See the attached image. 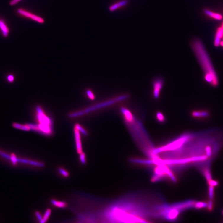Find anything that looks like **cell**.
<instances>
[{
  "label": "cell",
  "mask_w": 223,
  "mask_h": 223,
  "mask_svg": "<svg viewBox=\"0 0 223 223\" xmlns=\"http://www.w3.org/2000/svg\"><path fill=\"white\" fill-rule=\"evenodd\" d=\"M166 204L158 193H133L114 202L106 211V217L113 222H150L162 219Z\"/></svg>",
  "instance_id": "6da1fadb"
},
{
  "label": "cell",
  "mask_w": 223,
  "mask_h": 223,
  "mask_svg": "<svg viewBox=\"0 0 223 223\" xmlns=\"http://www.w3.org/2000/svg\"><path fill=\"white\" fill-rule=\"evenodd\" d=\"M121 112L125 123L138 145L147 156L153 159L155 148L141 122L129 109L123 108Z\"/></svg>",
  "instance_id": "7a4b0ae2"
},
{
  "label": "cell",
  "mask_w": 223,
  "mask_h": 223,
  "mask_svg": "<svg viewBox=\"0 0 223 223\" xmlns=\"http://www.w3.org/2000/svg\"><path fill=\"white\" fill-rule=\"evenodd\" d=\"M190 46L203 70L204 80L214 88L217 87L219 83L218 77L203 41L199 38H193Z\"/></svg>",
  "instance_id": "3957f363"
},
{
  "label": "cell",
  "mask_w": 223,
  "mask_h": 223,
  "mask_svg": "<svg viewBox=\"0 0 223 223\" xmlns=\"http://www.w3.org/2000/svg\"><path fill=\"white\" fill-rule=\"evenodd\" d=\"M35 117L37 122L36 132L48 136L51 135L54 132L53 120L40 106L35 108Z\"/></svg>",
  "instance_id": "277c9868"
},
{
  "label": "cell",
  "mask_w": 223,
  "mask_h": 223,
  "mask_svg": "<svg viewBox=\"0 0 223 223\" xmlns=\"http://www.w3.org/2000/svg\"><path fill=\"white\" fill-rule=\"evenodd\" d=\"M191 117L199 121L207 120L211 117V113L206 109H197L191 112Z\"/></svg>",
  "instance_id": "5b68a950"
},
{
  "label": "cell",
  "mask_w": 223,
  "mask_h": 223,
  "mask_svg": "<svg viewBox=\"0 0 223 223\" xmlns=\"http://www.w3.org/2000/svg\"><path fill=\"white\" fill-rule=\"evenodd\" d=\"M163 85L164 81L161 78H156L153 82V95L155 98L157 99L159 97Z\"/></svg>",
  "instance_id": "8992f818"
},
{
  "label": "cell",
  "mask_w": 223,
  "mask_h": 223,
  "mask_svg": "<svg viewBox=\"0 0 223 223\" xmlns=\"http://www.w3.org/2000/svg\"><path fill=\"white\" fill-rule=\"evenodd\" d=\"M19 14L26 17L31 19L32 20L35 21L36 22L40 24H43L45 22L44 19L41 17L33 14L31 12H28L26 10L22 9H19L17 10Z\"/></svg>",
  "instance_id": "52a82bcc"
},
{
  "label": "cell",
  "mask_w": 223,
  "mask_h": 223,
  "mask_svg": "<svg viewBox=\"0 0 223 223\" xmlns=\"http://www.w3.org/2000/svg\"><path fill=\"white\" fill-rule=\"evenodd\" d=\"M129 0H119L109 6L108 10L110 12H114L125 7L129 4Z\"/></svg>",
  "instance_id": "ba28073f"
},
{
  "label": "cell",
  "mask_w": 223,
  "mask_h": 223,
  "mask_svg": "<svg viewBox=\"0 0 223 223\" xmlns=\"http://www.w3.org/2000/svg\"><path fill=\"white\" fill-rule=\"evenodd\" d=\"M74 134H75V139L76 148L77 152L79 154L81 153L82 152V140H81V133L75 127L74 128Z\"/></svg>",
  "instance_id": "9c48e42d"
},
{
  "label": "cell",
  "mask_w": 223,
  "mask_h": 223,
  "mask_svg": "<svg viewBox=\"0 0 223 223\" xmlns=\"http://www.w3.org/2000/svg\"><path fill=\"white\" fill-rule=\"evenodd\" d=\"M223 37V26L221 25L216 30L215 37H214V45L216 47H218L220 46L221 39Z\"/></svg>",
  "instance_id": "30bf717a"
},
{
  "label": "cell",
  "mask_w": 223,
  "mask_h": 223,
  "mask_svg": "<svg viewBox=\"0 0 223 223\" xmlns=\"http://www.w3.org/2000/svg\"><path fill=\"white\" fill-rule=\"evenodd\" d=\"M18 162L19 163L30 164V165L37 167H42L44 166V163L42 162L23 159V158H18Z\"/></svg>",
  "instance_id": "8fae6325"
},
{
  "label": "cell",
  "mask_w": 223,
  "mask_h": 223,
  "mask_svg": "<svg viewBox=\"0 0 223 223\" xmlns=\"http://www.w3.org/2000/svg\"><path fill=\"white\" fill-rule=\"evenodd\" d=\"M203 12L207 16L209 17L210 18L213 19L215 20L221 21L223 20V17L222 15L220 14V13L213 12L211 10H208V9H205Z\"/></svg>",
  "instance_id": "7c38bea8"
},
{
  "label": "cell",
  "mask_w": 223,
  "mask_h": 223,
  "mask_svg": "<svg viewBox=\"0 0 223 223\" xmlns=\"http://www.w3.org/2000/svg\"><path fill=\"white\" fill-rule=\"evenodd\" d=\"M12 126L15 129L22 130V131H30L31 130L30 127L28 124L23 125V124L18 123L14 122L12 124Z\"/></svg>",
  "instance_id": "4fadbf2b"
},
{
  "label": "cell",
  "mask_w": 223,
  "mask_h": 223,
  "mask_svg": "<svg viewBox=\"0 0 223 223\" xmlns=\"http://www.w3.org/2000/svg\"><path fill=\"white\" fill-rule=\"evenodd\" d=\"M0 29L1 30L4 37H7L9 34V30L3 21L0 20Z\"/></svg>",
  "instance_id": "5bb4252c"
},
{
  "label": "cell",
  "mask_w": 223,
  "mask_h": 223,
  "mask_svg": "<svg viewBox=\"0 0 223 223\" xmlns=\"http://www.w3.org/2000/svg\"><path fill=\"white\" fill-rule=\"evenodd\" d=\"M51 203L52 205L55 206V207H59V208H64V207L67 206V204L65 202H63V201H57V200L55 199L51 200Z\"/></svg>",
  "instance_id": "9a60e30c"
},
{
  "label": "cell",
  "mask_w": 223,
  "mask_h": 223,
  "mask_svg": "<svg viewBox=\"0 0 223 223\" xmlns=\"http://www.w3.org/2000/svg\"><path fill=\"white\" fill-rule=\"evenodd\" d=\"M209 157L208 156L203 155V156H193L191 157L192 161L193 162H196V161H205L208 159Z\"/></svg>",
  "instance_id": "2e32d148"
},
{
  "label": "cell",
  "mask_w": 223,
  "mask_h": 223,
  "mask_svg": "<svg viewBox=\"0 0 223 223\" xmlns=\"http://www.w3.org/2000/svg\"><path fill=\"white\" fill-rule=\"evenodd\" d=\"M51 209H47L45 212L44 215L43 217L42 221L41 222V223H44L47 222L49 219L50 215H51Z\"/></svg>",
  "instance_id": "e0dca14e"
},
{
  "label": "cell",
  "mask_w": 223,
  "mask_h": 223,
  "mask_svg": "<svg viewBox=\"0 0 223 223\" xmlns=\"http://www.w3.org/2000/svg\"><path fill=\"white\" fill-rule=\"evenodd\" d=\"M75 127L77 128L79 131H80V133H82L83 135H88V132H87L86 129L83 127H82V125H81L80 124L78 123L76 124L75 125Z\"/></svg>",
  "instance_id": "ac0fdd59"
},
{
  "label": "cell",
  "mask_w": 223,
  "mask_h": 223,
  "mask_svg": "<svg viewBox=\"0 0 223 223\" xmlns=\"http://www.w3.org/2000/svg\"><path fill=\"white\" fill-rule=\"evenodd\" d=\"M207 203L205 202H198L195 203L194 207L196 209H202L207 207Z\"/></svg>",
  "instance_id": "d6986e66"
},
{
  "label": "cell",
  "mask_w": 223,
  "mask_h": 223,
  "mask_svg": "<svg viewBox=\"0 0 223 223\" xmlns=\"http://www.w3.org/2000/svg\"><path fill=\"white\" fill-rule=\"evenodd\" d=\"M156 119L159 122L163 123L165 121V117L164 114L161 112H158L156 114Z\"/></svg>",
  "instance_id": "ffe728a7"
},
{
  "label": "cell",
  "mask_w": 223,
  "mask_h": 223,
  "mask_svg": "<svg viewBox=\"0 0 223 223\" xmlns=\"http://www.w3.org/2000/svg\"><path fill=\"white\" fill-rule=\"evenodd\" d=\"M204 173L205 177L207 181H210L211 179H212L211 172H210V170L209 169H206L204 171Z\"/></svg>",
  "instance_id": "44dd1931"
},
{
  "label": "cell",
  "mask_w": 223,
  "mask_h": 223,
  "mask_svg": "<svg viewBox=\"0 0 223 223\" xmlns=\"http://www.w3.org/2000/svg\"><path fill=\"white\" fill-rule=\"evenodd\" d=\"M208 193L209 199L213 200L214 198V187L209 185Z\"/></svg>",
  "instance_id": "7402d4cb"
},
{
  "label": "cell",
  "mask_w": 223,
  "mask_h": 223,
  "mask_svg": "<svg viewBox=\"0 0 223 223\" xmlns=\"http://www.w3.org/2000/svg\"><path fill=\"white\" fill-rule=\"evenodd\" d=\"M58 172L62 176L65 177H67L69 176V173L66 170L62 167L58 168Z\"/></svg>",
  "instance_id": "603a6c76"
},
{
  "label": "cell",
  "mask_w": 223,
  "mask_h": 223,
  "mask_svg": "<svg viewBox=\"0 0 223 223\" xmlns=\"http://www.w3.org/2000/svg\"><path fill=\"white\" fill-rule=\"evenodd\" d=\"M86 95H87V96L91 100H93L95 98V96L94 94L93 93L90 89H88L86 91Z\"/></svg>",
  "instance_id": "cb8c5ba5"
},
{
  "label": "cell",
  "mask_w": 223,
  "mask_h": 223,
  "mask_svg": "<svg viewBox=\"0 0 223 223\" xmlns=\"http://www.w3.org/2000/svg\"><path fill=\"white\" fill-rule=\"evenodd\" d=\"M86 155L83 152L80 154V161L82 164H85L86 163Z\"/></svg>",
  "instance_id": "d4e9b609"
},
{
  "label": "cell",
  "mask_w": 223,
  "mask_h": 223,
  "mask_svg": "<svg viewBox=\"0 0 223 223\" xmlns=\"http://www.w3.org/2000/svg\"><path fill=\"white\" fill-rule=\"evenodd\" d=\"M205 152H206V156L208 157H210L212 155V150L210 146H207L205 148Z\"/></svg>",
  "instance_id": "484cf974"
},
{
  "label": "cell",
  "mask_w": 223,
  "mask_h": 223,
  "mask_svg": "<svg viewBox=\"0 0 223 223\" xmlns=\"http://www.w3.org/2000/svg\"><path fill=\"white\" fill-rule=\"evenodd\" d=\"M208 184L210 186H213V187H215V186H217L218 185L219 183L217 181H215V180H212L211 179L210 181H208Z\"/></svg>",
  "instance_id": "4316f807"
},
{
  "label": "cell",
  "mask_w": 223,
  "mask_h": 223,
  "mask_svg": "<svg viewBox=\"0 0 223 223\" xmlns=\"http://www.w3.org/2000/svg\"><path fill=\"white\" fill-rule=\"evenodd\" d=\"M14 77L12 74H9L7 77V80L9 83H12L14 81Z\"/></svg>",
  "instance_id": "83f0119b"
},
{
  "label": "cell",
  "mask_w": 223,
  "mask_h": 223,
  "mask_svg": "<svg viewBox=\"0 0 223 223\" xmlns=\"http://www.w3.org/2000/svg\"><path fill=\"white\" fill-rule=\"evenodd\" d=\"M207 208L209 209V211H211L212 210L213 208V200H209L207 203Z\"/></svg>",
  "instance_id": "f1b7e54d"
},
{
  "label": "cell",
  "mask_w": 223,
  "mask_h": 223,
  "mask_svg": "<svg viewBox=\"0 0 223 223\" xmlns=\"http://www.w3.org/2000/svg\"><path fill=\"white\" fill-rule=\"evenodd\" d=\"M35 215H36V217L37 218V219L38 220V221L40 222H41L43 219V216L41 215V214L40 212L38 211H36L35 212Z\"/></svg>",
  "instance_id": "f546056e"
},
{
  "label": "cell",
  "mask_w": 223,
  "mask_h": 223,
  "mask_svg": "<svg viewBox=\"0 0 223 223\" xmlns=\"http://www.w3.org/2000/svg\"><path fill=\"white\" fill-rule=\"evenodd\" d=\"M21 0H12L11 2H10V6H14L17 4Z\"/></svg>",
  "instance_id": "4dcf8cb0"
},
{
  "label": "cell",
  "mask_w": 223,
  "mask_h": 223,
  "mask_svg": "<svg viewBox=\"0 0 223 223\" xmlns=\"http://www.w3.org/2000/svg\"><path fill=\"white\" fill-rule=\"evenodd\" d=\"M220 46H221L223 48V40L222 41H221V42L220 44Z\"/></svg>",
  "instance_id": "1f68e13d"
},
{
  "label": "cell",
  "mask_w": 223,
  "mask_h": 223,
  "mask_svg": "<svg viewBox=\"0 0 223 223\" xmlns=\"http://www.w3.org/2000/svg\"><path fill=\"white\" fill-rule=\"evenodd\" d=\"M222 25L223 26V22L222 23Z\"/></svg>",
  "instance_id": "d6a6232c"
},
{
  "label": "cell",
  "mask_w": 223,
  "mask_h": 223,
  "mask_svg": "<svg viewBox=\"0 0 223 223\" xmlns=\"http://www.w3.org/2000/svg\"></svg>",
  "instance_id": "836d02e7"
}]
</instances>
